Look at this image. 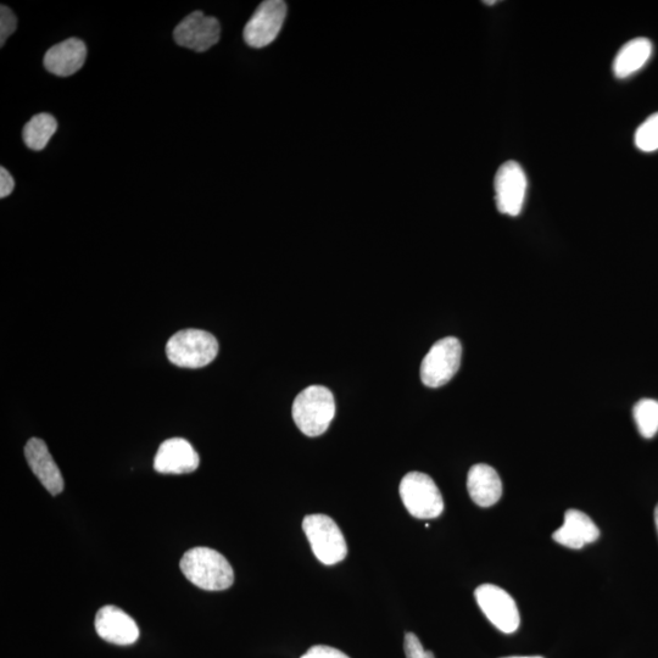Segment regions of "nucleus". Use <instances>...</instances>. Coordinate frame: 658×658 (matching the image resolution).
I'll return each mask as SVG.
<instances>
[{"label": "nucleus", "instance_id": "27", "mask_svg": "<svg viewBox=\"0 0 658 658\" xmlns=\"http://www.w3.org/2000/svg\"><path fill=\"white\" fill-rule=\"evenodd\" d=\"M496 3H498V2H495V0H494V2H484V4H487V5H493V4H496Z\"/></svg>", "mask_w": 658, "mask_h": 658}, {"label": "nucleus", "instance_id": "12", "mask_svg": "<svg viewBox=\"0 0 658 658\" xmlns=\"http://www.w3.org/2000/svg\"><path fill=\"white\" fill-rule=\"evenodd\" d=\"M94 627H96L99 637L110 644L132 645L139 638L136 621L115 606H104L103 609H100Z\"/></svg>", "mask_w": 658, "mask_h": 658}, {"label": "nucleus", "instance_id": "1", "mask_svg": "<svg viewBox=\"0 0 658 658\" xmlns=\"http://www.w3.org/2000/svg\"><path fill=\"white\" fill-rule=\"evenodd\" d=\"M181 571L189 582L200 589L226 590L234 582L233 568L226 557L209 548H194L183 555Z\"/></svg>", "mask_w": 658, "mask_h": 658}, {"label": "nucleus", "instance_id": "17", "mask_svg": "<svg viewBox=\"0 0 658 658\" xmlns=\"http://www.w3.org/2000/svg\"><path fill=\"white\" fill-rule=\"evenodd\" d=\"M652 42L648 38L639 37L627 42L613 60V74L617 78H628L643 69L651 58Z\"/></svg>", "mask_w": 658, "mask_h": 658}, {"label": "nucleus", "instance_id": "8", "mask_svg": "<svg viewBox=\"0 0 658 658\" xmlns=\"http://www.w3.org/2000/svg\"><path fill=\"white\" fill-rule=\"evenodd\" d=\"M286 16L287 4L282 0L262 2L245 25V43L256 49L270 46L280 35Z\"/></svg>", "mask_w": 658, "mask_h": 658}, {"label": "nucleus", "instance_id": "18", "mask_svg": "<svg viewBox=\"0 0 658 658\" xmlns=\"http://www.w3.org/2000/svg\"><path fill=\"white\" fill-rule=\"evenodd\" d=\"M58 130V122L54 116L46 113L38 114L32 117L24 127L22 137L27 148L39 152L47 147L50 139Z\"/></svg>", "mask_w": 658, "mask_h": 658}, {"label": "nucleus", "instance_id": "10", "mask_svg": "<svg viewBox=\"0 0 658 658\" xmlns=\"http://www.w3.org/2000/svg\"><path fill=\"white\" fill-rule=\"evenodd\" d=\"M221 25L213 16H206L202 11H194L177 25L174 39L178 46L206 52L220 41Z\"/></svg>", "mask_w": 658, "mask_h": 658}, {"label": "nucleus", "instance_id": "4", "mask_svg": "<svg viewBox=\"0 0 658 658\" xmlns=\"http://www.w3.org/2000/svg\"><path fill=\"white\" fill-rule=\"evenodd\" d=\"M400 498L411 516L431 520L442 515L444 500L437 484L425 473L410 472L400 483Z\"/></svg>", "mask_w": 658, "mask_h": 658}, {"label": "nucleus", "instance_id": "15", "mask_svg": "<svg viewBox=\"0 0 658 658\" xmlns=\"http://www.w3.org/2000/svg\"><path fill=\"white\" fill-rule=\"evenodd\" d=\"M86 58V44L81 39L69 38L48 50L44 57V68L50 74L69 77L83 68Z\"/></svg>", "mask_w": 658, "mask_h": 658}, {"label": "nucleus", "instance_id": "25", "mask_svg": "<svg viewBox=\"0 0 658 658\" xmlns=\"http://www.w3.org/2000/svg\"><path fill=\"white\" fill-rule=\"evenodd\" d=\"M655 523H656V528H657V532H658V504H657L656 509H655Z\"/></svg>", "mask_w": 658, "mask_h": 658}, {"label": "nucleus", "instance_id": "7", "mask_svg": "<svg viewBox=\"0 0 658 658\" xmlns=\"http://www.w3.org/2000/svg\"><path fill=\"white\" fill-rule=\"evenodd\" d=\"M495 203L501 214L516 217L522 213L528 181L526 172L516 161H506L495 175Z\"/></svg>", "mask_w": 658, "mask_h": 658}, {"label": "nucleus", "instance_id": "22", "mask_svg": "<svg viewBox=\"0 0 658 658\" xmlns=\"http://www.w3.org/2000/svg\"><path fill=\"white\" fill-rule=\"evenodd\" d=\"M406 658H436L432 651L423 648L420 639L414 633H406L404 641Z\"/></svg>", "mask_w": 658, "mask_h": 658}, {"label": "nucleus", "instance_id": "14", "mask_svg": "<svg viewBox=\"0 0 658 658\" xmlns=\"http://www.w3.org/2000/svg\"><path fill=\"white\" fill-rule=\"evenodd\" d=\"M599 537V528L587 513L574 509L565 513V522L562 527L552 534L556 543L574 550L582 549L585 545L596 542Z\"/></svg>", "mask_w": 658, "mask_h": 658}, {"label": "nucleus", "instance_id": "16", "mask_svg": "<svg viewBox=\"0 0 658 658\" xmlns=\"http://www.w3.org/2000/svg\"><path fill=\"white\" fill-rule=\"evenodd\" d=\"M467 489L478 506L490 507L503 495V482L492 466L479 464L468 472Z\"/></svg>", "mask_w": 658, "mask_h": 658}, {"label": "nucleus", "instance_id": "26", "mask_svg": "<svg viewBox=\"0 0 658 658\" xmlns=\"http://www.w3.org/2000/svg\"><path fill=\"white\" fill-rule=\"evenodd\" d=\"M506 658H543L540 656H527V657H506Z\"/></svg>", "mask_w": 658, "mask_h": 658}, {"label": "nucleus", "instance_id": "19", "mask_svg": "<svg viewBox=\"0 0 658 658\" xmlns=\"http://www.w3.org/2000/svg\"><path fill=\"white\" fill-rule=\"evenodd\" d=\"M634 421L637 423L641 437L654 438L658 432V401L643 399L635 404L633 410Z\"/></svg>", "mask_w": 658, "mask_h": 658}, {"label": "nucleus", "instance_id": "23", "mask_svg": "<svg viewBox=\"0 0 658 658\" xmlns=\"http://www.w3.org/2000/svg\"><path fill=\"white\" fill-rule=\"evenodd\" d=\"M301 658H350L344 652L331 648V646L316 645Z\"/></svg>", "mask_w": 658, "mask_h": 658}, {"label": "nucleus", "instance_id": "5", "mask_svg": "<svg viewBox=\"0 0 658 658\" xmlns=\"http://www.w3.org/2000/svg\"><path fill=\"white\" fill-rule=\"evenodd\" d=\"M303 529L316 559L323 565H336L348 555V545L338 524L326 515L304 518Z\"/></svg>", "mask_w": 658, "mask_h": 658}, {"label": "nucleus", "instance_id": "20", "mask_svg": "<svg viewBox=\"0 0 658 658\" xmlns=\"http://www.w3.org/2000/svg\"><path fill=\"white\" fill-rule=\"evenodd\" d=\"M634 142L641 152L652 153L658 150V113L652 114L639 126Z\"/></svg>", "mask_w": 658, "mask_h": 658}, {"label": "nucleus", "instance_id": "9", "mask_svg": "<svg viewBox=\"0 0 658 658\" xmlns=\"http://www.w3.org/2000/svg\"><path fill=\"white\" fill-rule=\"evenodd\" d=\"M475 596L485 617L501 632L511 634L520 627V612L507 591L494 584H483L476 589Z\"/></svg>", "mask_w": 658, "mask_h": 658}, {"label": "nucleus", "instance_id": "21", "mask_svg": "<svg viewBox=\"0 0 658 658\" xmlns=\"http://www.w3.org/2000/svg\"><path fill=\"white\" fill-rule=\"evenodd\" d=\"M18 27V19L7 5L0 7V47H4L7 39L13 35Z\"/></svg>", "mask_w": 658, "mask_h": 658}, {"label": "nucleus", "instance_id": "11", "mask_svg": "<svg viewBox=\"0 0 658 658\" xmlns=\"http://www.w3.org/2000/svg\"><path fill=\"white\" fill-rule=\"evenodd\" d=\"M200 457L191 443L172 438L160 445L154 459V470L163 475H187L199 467Z\"/></svg>", "mask_w": 658, "mask_h": 658}, {"label": "nucleus", "instance_id": "3", "mask_svg": "<svg viewBox=\"0 0 658 658\" xmlns=\"http://www.w3.org/2000/svg\"><path fill=\"white\" fill-rule=\"evenodd\" d=\"M219 353V342L202 329H184L172 336L166 345V355L172 364L183 368H202L213 362Z\"/></svg>", "mask_w": 658, "mask_h": 658}, {"label": "nucleus", "instance_id": "13", "mask_svg": "<svg viewBox=\"0 0 658 658\" xmlns=\"http://www.w3.org/2000/svg\"><path fill=\"white\" fill-rule=\"evenodd\" d=\"M25 456L32 472L50 494L55 496L63 492L64 478L43 440L30 439L25 446Z\"/></svg>", "mask_w": 658, "mask_h": 658}, {"label": "nucleus", "instance_id": "6", "mask_svg": "<svg viewBox=\"0 0 658 658\" xmlns=\"http://www.w3.org/2000/svg\"><path fill=\"white\" fill-rule=\"evenodd\" d=\"M462 345L455 337L438 340L425 356L421 365V379L429 388H439L449 383L459 371Z\"/></svg>", "mask_w": 658, "mask_h": 658}, {"label": "nucleus", "instance_id": "2", "mask_svg": "<svg viewBox=\"0 0 658 658\" xmlns=\"http://www.w3.org/2000/svg\"><path fill=\"white\" fill-rule=\"evenodd\" d=\"M292 414L295 425L305 436L319 437L336 416V400L328 388L311 386L295 398Z\"/></svg>", "mask_w": 658, "mask_h": 658}, {"label": "nucleus", "instance_id": "24", "mask_svg": "<svg viewBox=\"0 0 658 658\" xmlns=\"http://www.w3.org/2000/svg\"><path fill=\"white\" fill-rule=\"evenodd\" d=\"M15 188V180L9 174L7 169L0 167V198L4 199L13 193Z\"/></svg>", "mask_w": 658, "mask_h": 658}]
</instances>
